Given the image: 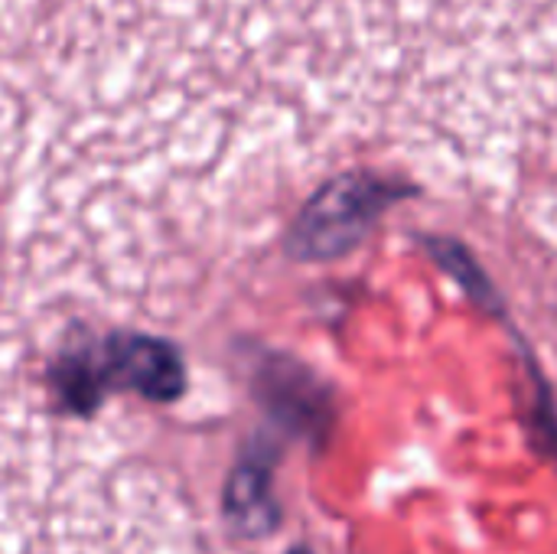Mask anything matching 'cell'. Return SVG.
<instances>
[{
	"instance_id": "cell-1",
	"label": "cell",
	"mask_w": 557,
	"mask_h": 554,
	"mask_svg": "<svg viewBox=\"0 0 557 554\" xmlns=\"http://www.w3.org/2000/svg\"><path fill=\"white\" fill-rule=\"evenodd\" d=\"M395 196L388 183L366 173L330 180L297 216L287 242L290 255L300 261H330L352 251Z\"/></svg>"
},
{
	"instance_id": "cell-2",
	"label": "cell",
	"mask_w": 557,
	"mask_h": 554,
	"mask_svg": "<svg viewBox=\"0 0 557 554\" xmlns=\"http://www.w3.org/2000/svg\"><path fill=\"white\" fill-rule=\"evenodd\" d=\"M108 376L137 389L147 398H176L183 389V362L170 343L157 340H121L108 349Z\"/></svg>"
},
{
	"instance_id": "cell-3",
	"label": "cell",
	"mask_w": 557,
	"mask_h": 554,
	"mask_svg": "<svg viewBox=\"0 0 557 554\" xmlns=\"http://www.w3.org/2000/svg\"><path fill=\"white\" fill-rule=\"evenodd\" d=\"M228 513L245 532H264L274 522V506L268 493V467L245 464L228 490Z\"/></svg>"
},
{
	"instance_id": "cell-4",
	"label": "cell",
	"mask_w": 557,
	"mask_h": 554,
	"mask_svg": "<svg viewBox=\"0 0 557 554\" xmlns=\"http://www.w3.org/2000/svg\"><path fill=\"white\" fill-rule=\"evenodd\" d=\"M294 554H310V552H304V549H297V552H294Z\"/></svg>"
}]
</instances>
